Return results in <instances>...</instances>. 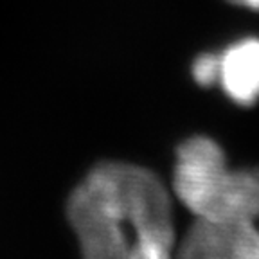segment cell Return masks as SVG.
I'll use <instances>...</instances> for the list:
<instances>
[{"label": "cell", "mask_w": 259, "mask_h": 259, "mask_svg": "<svg viewBox=\"0 0 259 259\" xmlns=\"http://www.w3.org/2000/svg\"><path fill=\"white\" fill-rule=\"evenodd\" d=\"M69 220L85 259H173L169 194L144 167H94L70 196Z\"/></svg>", "instance_id": "1"}, {"label": "cell", "mask_w": 259, "mask_h": 259, "mask_svg": "<svg viewBox=\"0 0 259 259\" xmlns=\"http://www.w3.org/2000/svg\"><path fill=\"white\" fill-rule=\"evenodd\" d=\"M173 184L178 200L196 218H259V167L229 169L223 150L209 137H191L178 148Z\"/></svg>", "instance_id": "2"}, {"label": "cell", "mask_w": 259, "mask_h": 259, "mask_svg": "<svg viewBox=\"0 0 259 259\" xmlns=\"http://www.w3.org/2000/svg\"><path fill=\"white\" fill-rule=\"evenodd\" d=\"M255 222H214L196 218L177 259H243V248Z\"/></svg>", "instance_id": "3"}, {"label": "cell", "mask_w": 259, "mask_h": 259, "mask_svg": "<svg viewBox=\"0 0 259 259\" xmlns=\"http://www.w3.org/2000/svg\"><path fill=\"white\" fill-rule=\"evenodd\" d=\"M218 85L238 105L259 101V38H241L218 54Z\"/></svg>", "instance_id": "4"}, {"label": "cell", "mask_w": 259, "mask_h": 259, "mask_svg": "<svg viewBox=\"0 0 259 259\" xmlns=\"http://www.w3.org/2000/svg\"><path fill=\"white\" fill-rule=\"evenodd\" d=\"M218 54L207 53L200 54L193 63V77L200 87H212L218 85Z\"/></svg>", "instance_id": "5"}, {"label": "cell", "mask_w": 259, "mask_h": 259, "mask_svg": "<svg viewBox=\"0 0 259 259\" xmlns=\"http://www.w3.org/2000/svg\"><path fill=\"white\" fill-rule=\"evenodd\" d=\"M243 259H259V229L254 227L250 231L243 248Z\"/></svg>", "instance_id": "6"}, {"label": "cell", "mask_w": 259, "mask_h": 259, "mask_svg": "<svg viewBox=\"0 0 259 259\" xmlns=\"http://www.w3.org/2000/svg\"><path fill=\"white\" fill-rule=\"evenodd\" d=\"M229 2L241 6V8L252 9V11H259V0H229Z\"/></svg>", "instance_id": "7"}]
</instances>
